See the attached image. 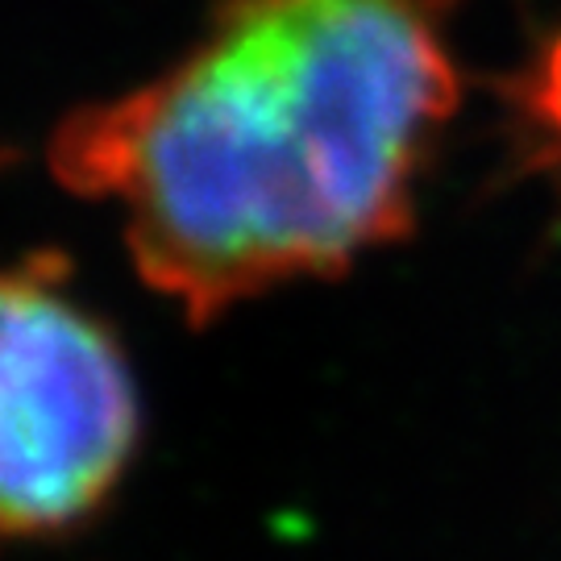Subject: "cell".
Instances as JSON below:
<instances>
[{
  "mask_svg": "<svg viewBox=\"0 0 561 561\" xmlns=\"http://www.w3.org/2000/svg\"><path fill=\"white\" fill-rule=\"evenodd\" d=\"M454 96L433 0H229L171 71L67 121L55 171L208 321L391 238Z\"/></svg>",
  "mask_w": 561,
  "mask_h": 561,
  "instance_id": "obj_1",
  "label": "cell"
},
{
  "mask_svg": "<svg viewBox=\"0 0 561 561\" xmlns=\"http://www.w3.org/2000/svg\"><path fill=\"white\" fill-rule=\"evenodd\" d=\"M138 396L117 341L30 262L0 271V533L88 516L129 461Z\"/></svg>",
  "mask_w": 561,
  "mask_h": 561,
  "instance_id": "obj_2",
  "label": "cell"
},
{
  "mask_svg": "<svg viewBox=\"0 0 561 561\" xmlns=\"http://www.w3.org/2000/svg\"><path fill=\"white\" fill-rule=\"evenodd\" d=\"M537 108H541V117L549 121V129L561 134V42H558V50L549 55V67H545V76H541Z\"/></svg>",
  "mask_w": 561,
  "mask_h": 561,
  "instance_id": "obj_3",
  "label": "cell"
}]
</instances>
